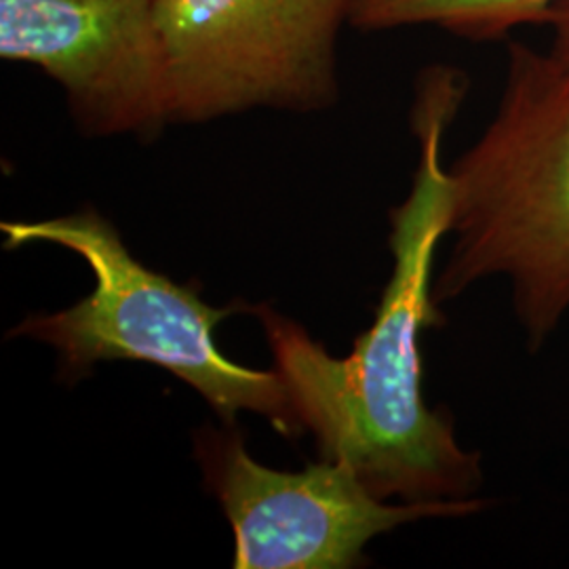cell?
<instances>
[{
    "label": "cell",
    "instance_id": "obj_3",
    "mask_svg": "<svg viewBox=\"0 0 569 569\" xmlns=\"http://www.w3.org/2000/svg\"><path fill=\"white\" fill-rule=\"evenodd\" d=\"M0 230L7 249L60 244L91 268L96 284L79 305L32 315L9 331V338L53 346L61 378L79 380L103 361H142L194 388L230 427L241 411H251L287 439L305 435L281 376L239 366L216 345V327L237 308L204 305L192 287L143 266L96 209L42 222H2Z\"/></svg>",
    "mask_w": 569,
    "mask_h": 569
},
{
    "label": "cell",
    "instance_id": "obj_7",
    "mask_svg": "<svg viewBox=\"0 0 569 569\" xmlns=\"http://www.w3.org/2000/svg\"><path fill=\"white\" fill-rule=\"evenodd\" d=\"M555 2L559 0H355L350 26L361 32L432 26L467 41H500L517 28L542 26Z\"/></svg>",
    "mask_w": 569,
    "mask_h": 569
},
{
    "label": "cell",
    "instance_id": "obj_6",
    "mask_svg": "<svg viewBox=\"0 0 569 569\" xmlns=\"http://www.w3.org/2000/svg\"><path fill=\"white\" fill-rule=\"evenodd\" d=\"M0 58L58 82L89 138L171 124L159 0H0Z\"/></svg>",
    "mask_w": 569,
    "mask_h": 569
},
{
    "label": "cell",
    "instance_id": "obj_4",
    "mask_svg": "<svg viewBox=\"0 0 569 569\" xmlns=\"http://www.w3.org/2000/svg\"><path fill=\"white\" fill-rule=\"evenodd\" d=\"M355 0H159L171 124L338 102V41Z\"/></svg>",
    "mask_w": 569,
    "mask_h": 569
},
{
    "label": "cell",
    "instance_id": "obj_1",
    "mask_svg": "<svg viewBox=\"0 0 569 569\" xmlns=\"http://www.w3.org/2000/svg\"><path fill=\"white\" fill-rule=\"evenodd\" d=\"M467 82L448 68L428 70L413 103L420 161L411 192L390 211L392 274L376 319L346 357H333L305 327L256 306L305 430L323 460L355 470L376 498L407 505L481 500L483 467L456 439L446 409H430L422 390L420 336L446 319L432 293V264L449 234V169L441 146L465 100Z\"/></svg>",
    "mask_w": 569,
    "mask_h": 569
},
{
    "label": "cell",
    "instance_id": "obj_5",
    "mask_svg": "<svg viewBox=\"0 0 569 569\" xmlns=\"http://www.w3.org/2000/svg\"><path fill=\"white\" fill-rule=\"evenodd\" d=\"M228 427L197 430L194 458L234 531L237 569L359 568L380 533L486 509V500L390 505L340 460L321 458L300 472L272 470L253 460L243 435Z\"/></svg>",
    "mask_w": 569,
    "mask_h": 569
},
{
    "label": "cell",
    "instance_id": "obj_8",
    "mask_svg": "<svg viewBox=\"0 0 569 569\" xmlns=\"http://www.w3.org/2000/svg\"><path fill=\"white\" fill-rule=\"evenodd\" d=\"M542 26L552 30V47L569 53V0H559L550 7Z\"/></svg>",
    "mask_w": 569,
    "mask_h": 569
},
{
    "label": "cell",
    "instance_id": "obj_2",
    "mask_svg": "<svg viewBox=\"0 0 569 569\" xmlns=\"http://www.w3.org/2000/svg\"><path fill=\"white\" fill-rule=\"evenodd\" d=\"M453 244L437 305L502 277L531 352L569 312V53L510 42L481 138L449 167Z\"/></svg>",
    "mask_w": 569,
    "mask_h": 569
}]
</instances>
